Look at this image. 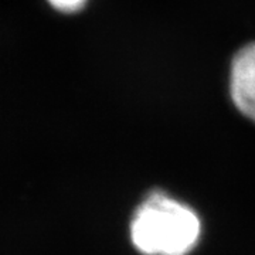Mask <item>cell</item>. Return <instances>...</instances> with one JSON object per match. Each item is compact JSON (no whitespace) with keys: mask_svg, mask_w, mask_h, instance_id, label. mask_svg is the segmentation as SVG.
Returning a JSON list of instances; mask_svg holds the SVG:
<instances>
[{"mask_svg":"<svg viewBox=\"0 0 255 255\" xmlns=\"http://www.w3.org/2000/svg\"><path fill=\"white\" fill-rule=\"evenodd\" d=\"M48 1L53 7L65 11V13L77 11V10L84 7V4L87 3V0H48Z\"/></svg>","mask_w":255,"mask_h":255,"instance_id":"3","label":"cell"},{"mask_svg":"<svg viewBox=\"0 0 255 255\" xmlns=\"http://www.w3.org/2000/svg\"><path fill=\"white\" fill-rule=\"evenodd\" d=\"M230 95L236 108L255 122V41L240 48L231 61Z\"/></svg>","mask_w":255,"mask_h":255,"instance_id":"2","label":"cell"},{"mask_svg":"<svg viewBox=\"0 0 255 255\" xmlns=\"http://www.w3.org/2000/svg\"><path fill=\"white\" fill-rule=\"evenodd\" d=\"M200 234L197 213L160 190L147 194L130 221L132 244L145 255H187Z\"/></svg>","mask_w":255,"mask_h":255,"instance_id":"1","label":"cell"}]
</instances>
